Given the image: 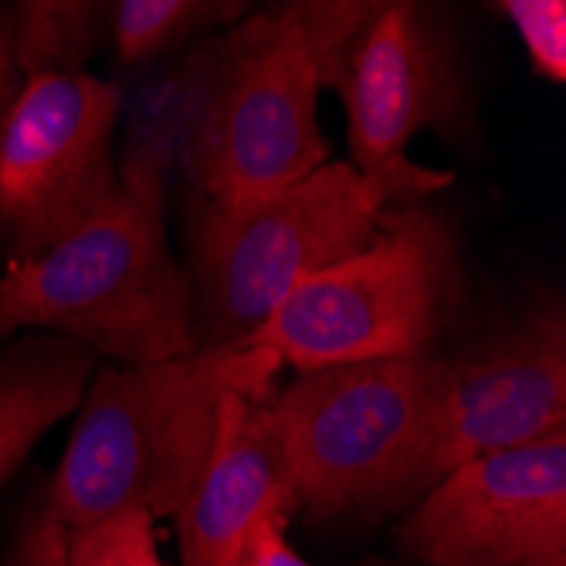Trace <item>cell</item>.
Masks as SVG:
<instances>
[{
    "label": "cell",
    "mask_w": 566,
    "mask_h": 566,
    "mask_svg": "<svg viewBox=\"0 0 566 566\" xmlns=\"http://www.w3.org/2000/svg\"><path fill=\"white\" fill-rule=\"evenodd\" d=\"M282 359L265 346H197L164 364L95 367L48 492L65 533L126 509L174 516L208 461L218 407L272 394Z\"/></svg>",
    "instance_id": "1"
},
{
    "label": "cell",
    "mask_w": 566,
    "mask_h": 566,
    "mask_svg": "<svg viewBox=\"0 0 566 566\" xmlns=\"http://www.w3.org/2000/svg\"><path fill=\"white\" fill-rule=\"evenodd\" d=\"M0 313L18 329L65 336L123 367L193 353V298L167 241V197L123 187L65 241L11 262Z\"/></svg>",
    "instance_id": "2"
},
{
    "label": "cell",
    "mask_w": 566,
    "mask_h": 566,
    "mask_svg": "<svg viewBox=\"0 0 566 566\" xmlns=\"http://www.w3.org/2000/svg\"><path fill=\"white\" fill-rule=\"evenodd\" d=\"M400 200L346 160L259 200H187V282L197 346H244L308 275L370 248Z\"/></svg>",
    "instance_id": "3"
},
{
    "label": "cell",
    "mask_w": 566,
    "mask_h": 566,
    "mask_svg": "<svg viewBox=\"0 0 566 566\" xmlns=\"http://www.w3.org/2000/svg\"><path fill=\"white\" fill-rule=\"evenodd\" d=\"M364 11L367 0H295L241 21L187 160L193 193L244 203L329 164L316 98Z\"/></svg>",
    "instance_id": "4"
},
{
    "label": "cell",
    "mask_w": 566,
    "mask_h": 566,
    "mask_svg": "<svg viewBox=\"0 0 566 566\" xmlns=\"http://www.w3.org/2000/svg\"><path fill=\"white\" fill-rule=\"evenodd\" d=\"M465 282L461 234L428 200L400 203L380 238L353 259L302 279L248 346L302 374L359 359L431 353Z\"/></svg>",
    "instance_id": "5"
},
{
    "label": "cell",
    "mask_w": 566,
    "mask_h": 566,
    "mask_svg": "<svg viewBox=\"0 0 566 566\" xmlns=\"http://www.w3.org/2000/svg\"><path fill=\"white\" fill-rule=\"evenodd\" d=\"M448 380V356L415 353L308 370L275 387L272 415L295 489L313 520L384 516L421 454Z\"/></svg>",
    "instance_id": "6"
},
{
    "label": "cell",
    "mask_w": 566,
    "mask_h": 566,
    "mask_svg": "<svg viewBox=\"0 0 566 566\" xmlns=\"http://www.w3.org/2000/svg\"><path fill=\"white\" fill-rule=\"evenodd\" d=\"M346 109L349 167L390 187L400 203L434 197L448 170L410 160V139L424 129L448 143L475 133L465 44L448 8L421 0H367L326 82Z\"/></svg>",
    "instance_id": "7"
},
{
    "label": "cell",
    "mask_w": 566,
    "mask_h": 566,
    "mask_svg": "<svg viewBox=\"0 0 566 566\" xmlns=\"http://www.w3.org/2000/svg\"><path fill=\"white\" fill-rule=\"evenodd\" d=\"M119 85L88 72L28 78L0 116V251L38 259L119 197Z\"/></svg>",
    "instance_id": "8"
},
{
    "label": "cell",
    "mask_w": 566,
    "mask_h": 566,
    "mask_svg": "<svg viewBox=\"0 0 566 566\" xmlns=\"http://www.w3.org/2000/svg\"><path fill=\"white\" fill-rule=\"evenodd\" d=\"M559 431H566V313L559 298H543L505 329L448 356L431 434L384 512L415 505L472 458Z\"/></svg>",
    "instance_id": "9"
},
{
    "label": "cell",
    "mask_w": 566,
    "mask_h": 566,
    "mask_svg": "<svg viewBox=\"0 0 566 566\" xmlns=\"http://www.w3.org/2000/svg\"><path fill=\"white\" fill-rule=\"evenodd\" d=\"M421 566H533L566 556V431L472 458L394 530Z\"/></svg>",
    "instance_id": "10"
},
{
    "label": "cell",
    "mask_w": 566,
    "mask_h": 566,
    "mask_svg": "<svg viewBox=\"0 0 566 566\" xmlns=\"http://www.w3.org/2000/svg\"><path fill=\"white\" fill-rule=\"evenodd\" d=\"M272 394H231L221 400L208 461L174 512L180 566H234L254 520L295 512Z\"/></svg>",
    "instance_id": "11"
},
{
    "label": "cell",
    "mask_w": 566,
    "mask_h": 566,
    "mask_svg": "<svg viewBox=\"0 0 566 566\" xmlns=\"http://www.w3.org/2000/svg\"><path fill=\"white\" fill-rule=\"evenodd\" d=\"M238 38L241 21L193 41L167 62L139 69L133 92L119 88L123 109L116 129V164L123 187L153 190L170 200L174 184L187 180L190 149Z\"/></svg>",
    "instance_id": "12"
},
{
    "label": "cell",
    "mask_w": 566,
    "mask_h": 566,
    "mask_svg": "<svg viewBox=\"0 0 566 566\" xmlns=\"http://www.w3.org/2000/svg\"><path fill=\"white\" fill-rule=\"evenodd\" d=\"M98 356L65 336H24L0 353V485L38 438L75 415Z\"/></svg>",
    "instance_id": "13"
},
{
    "label": "cell",
    "mask_w": 566,
    "mask_h": 566,
    "mask_svg": "<svg viewBox=\"0 0 566 566\" xmlns=\"http://www.w3.org/2000/svg\"><path fill=\"white\" fill-rule=\"evenodd\" d=\"M244 18L248 4L238 0H116L109 4V44L119 69L139 72Z\"/></svg>",
    "instance_id": "14"
},
{
    "label": "cell",
    "mask_w": 566,
    "mask_h": 566,
    "mask_svg": "<svg viewBox=\"0 0 566 566\" xmlns=\"http://www.w3.org/2000/svg\"><path fill=\"white\" fill-rule=\"evenodd\" d=\"M14 21L24 82L38 75H78L109 41L106 0H24L14 4Z\"/></svg>",
    "instance_id": "15"
},
{
    "label": "cell",
    "mask_w": 566,
    "mask_h": 566,
    "mask_svg": "<svg viewBox=\"0 0 566 566\" xmlns=\"http://www.w3.org/2000/svg\"><path fill=\"white\" fill-rule=\"evenodd\" d=\"M149 512L126 509L116 516L69 533V566H167L157 553Z\"/></svg>",
    "instance_id": "16"
},
{
    "label": "cell",
    "mask_w": 566,
    "mask_h": 566,
    "mask_svg": "<svg viewBox=\"0 0 566 566\" xmlns=\"http://www.w3.org/2000/svg\"><path fill=\"white\" fill-rule=\"evenodd\" d=\"M499 11L523 38L536 72L559 82L566 65V41H563L566 8L559 0H509V4H499Z\"/></svg>",
    "instance_id": "17"
},
{
    "label": "cell",
    "mask_w": 566,
    "mask_h": 566,
    "mask_svg": "<svg viewBox=\"0 0 566 566\" xmlns=\"http://www.w3.org/2000/svg\"><path fill=\"white\" fill-rule=\"evenodd\" d=\"M8 566H69V533L48 499L24 520Z\"/></svg>",
    "instance_id": "18"
},
{
    "label": "cell",
    "mask_w": 566,
    "mask_h": 566,
    "mask_svg": "<svg viewBox=\"0 0 566 566\" xmlns=\"http://www.w3.org/2000/svg\"><path fill=\"white\" fill-rule=\"evenodd\" d=\"M285 526H289V516H279V512L254 520L234 566H313L289 546Z\"/></svg>",
    "instance_id": "19"
},
{
    "label": "cell",
    "mask_w": 566,
    "mask_h": 566,
    "mask_svg": "<svg viewBox=\"0 0 566 566\" xmlns=\"http://www.w3.org/2000/svg\"><path fill=\"white\" fill-rule=\"evenodd\" d=\"M24 75L18 65V21L14 4H0V116L21 95Z\"/></svg>",
    "instance_id": "20"
},
{
    "label": "cell",
    "mask_w": 566,
    "mask_h": 566,
    "mask_svg": "<svg viewBox=\"0 0 566 566\" xmlns=\"http://www.w3.org/2000/svg\"><path fill=\"white\" fill-rule=\"evenodd\" d=\"M18 333V326L4 316V313H0V339H8V336H14Z\"/></svg>",
    "instance_id": "21"
},
{
    "label": "cell",
    "mask_w": 566,
    "mask_h": 566,
    "mask_svg": "<svg viewBox=\"0 0 566 566\" xmlns=\"http://www.w3.org/2000/svg\"><path fill=\"white\" fill-rule=\"evenodd\" d=\"M533 566H566V556H553V559H543V563H533Z\"/></svg>",
    "instance_id": "22"
}]
</instances>
